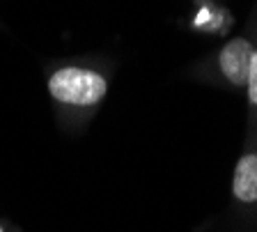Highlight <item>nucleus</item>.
Wrapping results in <instances>:
<instances>
[{
    "instance_id": "obj_2",
    "label": "nucleus",
    "mask_w": 257,
    "mask_h": 232,
    "mask_svg": "<svg viewBox=\"0 0 257 232\" xmlns=\"http://www.w3.org/2000/svg\"><path fill=\"white\" fill-rule=\"evenodd\" d=\"M252 44L248 39H232L223 46L220 51V71L232 85H243L248 78V69H250L252 60Z\"/></svg>"
},
{
    "instance_id": "obj_4",
    "label": "nucleus",
    "mask_w": 257,
    "mask_h": 232,
    "mask_svg": "<svg viewBox=\"0 0 257 232\" xmlns=\"http://www.w3.org/2000/svg\"><path fill=\"white\" fill-rule=\"evenodd\" d=\"M246 85H248V97H250V101L257 106V49H255L252 60H250V69H248Z\"/></svg>"
},
{
    "instance_id": "obj_5",
    "label": "nucleus",
    "mask_w": 257,
    "mask_h": 232,
    "mask_svg": "<svg viewBox=\"0 0 257 232\" xmlns=\"http://www.w3.org/2000/svg\"><path fill=\"white\" fill-rule=\"evenodd\" d=\"M0 232H5V230H3V225H0Z\"/></svg>"
},
{
    "instance_id": "obj_1",
    "label": "nucleus",
    "mask_w": 257,
    "mask_h": 232,
    "mask_svg": "<svg viewBox=\"0 0 257 232\" xmlns=\"http://www.w3.org/2000/svg\"><path fill=\"white\" fill-rule=\"evenodd\" d=\"M106 90V78L83 67H62L48 81L51 97L69 106H94L103 99Z\"/></svg>"
},
{
    "instance_id": "obj_3",
    "label": "nucleus",
    "mask_w": 257,
    "mask_h": 232,
    "mask_svg": "<svg viewBox=\"0 0 257 232\" xmlns=\"http://www.w3.org/2000/svg\"><path fill=\"white\" fill-rule=\"evenodd\" d=\"M234 198L241 202H257V154L241 157L232 179Z\"/></svg>"
}]
</instances>
